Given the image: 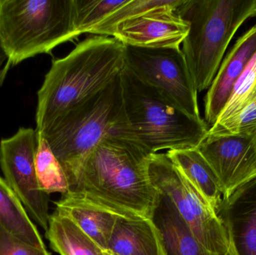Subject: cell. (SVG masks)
<instances>
[{"label":"cell","mask_w":256,"mask_h":255,"mask_svg":"<svg viewBox=\"0 0 256 255\" xmlns=\"http://www.w3.org/2000/svg\"><path fill=\"white\" fill-rule=\"evenodd\" d=\"M177 12L190 25L182 50L201 92L210 87L238 28L256 16V0H184Z\"/></svg>","instance_id":"5b68a950"},{"label":"cell","mask_w":256,"mask_h":255,"mask_svg":"<svg viewBox=\"0 0 256 255\" xmlns=\"http://www.w3.org/2000/svg\"><path fill=\"white\" fill-rule=\"evenodd\" d=\"M166 154L184 176L218 212L222 202L220 184L198 148L168 151Z\"/></svg>","instance_id":"e0dca14e"},{"label":"cell","mask_w":256,"mask_h":255,"mask_svg":"<svg viewBox=\"0 0 256 255\" xmlns=\"http://www.w3.org/2000/svg\"><path fill=\"white\" fill-rule=\"evenodd\" d=\"M152 220L162 235L166 255H210L166 196L161 195Z\"/></svg>","instance_id":"2e32d148"},{"label":"cell","mask_w":256,"mask_h":255,"mask_svg":"<svg viewBox=\"0 0 256 255\" xmlns=\"http://www.w3.org/2000/svg\"><path fill=\"white\" fill-rule=\"evenodd\" d=\"M208 134L256 135V95L232 119L218 127H210Z\"/></svg>","instance_id":"cb8c5ba5"},{"label":"cell","mask_w":256,"mask_h":255,"mask_svg":"<svg viewBox=\"0 0 256 255\" xmlns=\"http://www.w3.org/2000/svg\"><path fill=\"white\" fill-rule=\"evenodd\" d=\"M148 173L153 185L172 202L204 250L210 255L228 254L231 250L228 234L216 211L166 153L150 154Z\"/></svg>","instance_id":"52a82bcc"},{"label":"cell","mask_w":256,"mask_h":255,"mask_svg":"<svg viewBox=\"0 0 256 255\" xmlns=\"http://www.w3.org/2000/svg\"><path fill=\"white\" fill-rule=\"evenodd\" d=\"M184 0H126V2L93 27L88 34L112 37L118 24L161 9L177 10Z\"/></svg>","instance_id":"ffe728a7"},{"label":"cell","mask_w":256,"mask_h":255,"mask_svg":"<svg viewBox=\"0 0 256 255\" xmlns=\"http://www.w3.org/2000/svg\"><path fill=\"white\" fill-rule=\"evenodd\" d=\"M108 251L116 255H166L162 235L152 219L118 217Z\"/></svg>","instance_id":"5bb4252c"},{"label":"cell","mask_w":256,"mask_h":255,"mask_svg":"<svg viewBox=\"0 0 256 255\" xmlns=\"http://www.w3.org/2000/svg\"><path fill=\"white\" fill-rule=\"evenodd\" d=\"M150 154L128 127L110 135L90 154L70 191L118 217L152 219L161 194L149 177Z\"/></svg>","instance_id":"6da1fadb"},{"label":"cell","mask_w":256,"mask_h":255,"mask_svg":"<svg viewBox=\"0 0 256 255\" xmlns=\"http://www.w3.org/2000/svg\"><path fill=\"white\" fill-rule=\"evenodd\" d=\"M226 255H236L234 254V252H233L232 249H231V250H230V251L228 252V254H227Z\"/></svg>","instance_id":"83f0119b"},{"label":"cell","mask_w":256,"mask_h":255,"mask_svg":"<svg viewBox=\"0 0 256 255\" xmlns=\"http://www.w3.org/2000/svg\"><path fill=\"white\" fill-rule=\"evenodd\" d=\"M38 137L36 130L20 127L0 141V167L12 191L34 221L48 229L50 195L42 191L36 172Z\"/></svg>","instance_id":"9c48e42d"},{"label":"cell","mask_w":256,"mask_h":255,"mask_svg":"<svg viewBox=\"0 0 256 255\" xmlns=\"http://www.w3.org/2000/svg\"><path fill=\"white\" fill-rule=\"evenodd\" d=\"M0 255H51L46 248L30 245L10 233L0 223Z\"/></svg>","instance_id":"d4e9b609"},{"label":"cell","mask_w":256,"mask_h":255,"mask_svg":"<svg viewBox=\"0 0 256 255\" xmlns=\"http://www.w3.org/2000/svg\"><path fill=\"white\" fill-rule=\"evenodd\" d=\"M10 58L8 55L7 52L4 50L1 40H0V87L2 85L7 76L9 69L12 67Z\"/></svg>","instance_id":"484cf974"},{"label":"cell","mask_w":256,"mask_h":255,"mask_svg":"<svg viewBox=\"0 0 256 255\" xmlns=\"http://www.w3.org/2000/svg\"><path fill=\"white\" fill-rule=\"evenodd\" d=\"M256 55V25L236 41L222 60L204 97V121L213 126L231 98L240 76Z\"/></svg>","instance_id":"7c38bea8"},{"label":"cell","mask_w":256,"mask_h":255,"mask_svg":"<svg viewBox=\"0 0 256 255\" xmlns=\"http://www.w3.org/2000/svg\"><path fill=\"white\" fill-rule=\"evenodd\" d=\"M55 204L56 211L68 217L102 250H108L118 216L72 191Z\"/></svg>","instance_id":"9a60e30c"},{"label":"cell","mask_w":256,"mask_h":255,"mask_svg":"<svg viewBox=\"0 0 256 255\" xmlns=\"http://www.w3.org/2000/svg\"><path fill=\"white\" fill-rule=\"evenodd\" d=\"M123 106L136 140L155 154L162 150L197 148L209 129L124 67L121 73Z\"/></svg>","instance_id":"277c9868"},{"label":"cell","mask_w":256,"mask_h":255,"mask_svg":"<svg viewBox=\"0 0 256 255\" xmlns=\"http://www.w3.org/2000/svg\"><path fill=\"white\" fill-rule=\"evenodd\" d=\"M38 145L36 165L38 180L42 191L64 195L70 191V184L62 166L51 151L46 139L38 133Z\"/></svg>","instance_id":"44dd1931"},{"label":"cell","mask_w":256,"mask_h":255,"mask_svg":"<svg viewBox=\"0 0 256 255\" xmlns=\"http://www.w3.org/2000/svg\"><path fill=\"white\" fill-rule=\"evenodd\" d=\"M0 223L24 242L46 248L37 228L4 178L0 177Z\"/></svg>","instance_id":"d6986e66"},{"label":"cell","mask_w":256,"mask_h":255,"mask_svg":"<svg viewBox=\"0 0 256 255\" xmlns=\"http://www.w3.org/2000/svg\"><path fill=\"white\" fill-rule=\"evenodd\" d=\"M256 95V63L254 58L236 84L232 95L220 115L218 121L210 127H220L226 124L237 116Z\"/></svg>","instance_id":"7402d4cb"},{"label":"cell","mask_w":256,"mask_h":255,"mask_svg":"<svg viewBox=\"0 0 256 255\" xmlns=\"http://www.w3.org/2000/svg\"><path fill=\"white\" fill-rule=\"evenodd\" d=\"M126 45L114 37L92 36L63 58L52 60L38 91L36 132L92 97L124 70Z\"/></svg>","instance_id":"7a4b0ae2"},{"label":"cell","mask_w":256,"mask_h":255,"mask_svg":"<svg viewBox=\"0 0 256 255\" xmlns=\"http://www.w3.org/2000/svg\"><path fill=\"white\" fill-rule=\"evenodd\" d=\"M126 69L159 91L188 115L202 119L198 91L180 47L146 48L126 45Z\"/></svg>","instance_id":"ba28073f"},{"label":"cell","mask_w":256,"mask_h":255,"mask_svg":"<svg viewBox=\"0 0 256 255\" xmlns=\"http://www.w3.org/2000/svg\"><path fill=\"white\" fill-rule=\"evenodd\" d=\"M236 255H256V178L222 199L218 212Z\"/></svg>","instance_id":"4fadbf2b"},{"label":"cell","mask_w":256,"mask_h":255,"mask_svg":"<svg viewBox=\"0 0 256 255\" xmlns=\"http://www.w3.org/2000/svg\"><path fill=\"white\" fill-rule=\"evenodd\" d=\"M80 35L74 0H0V40L12 66Z\"/></svg>","instance_id":"8992f818"},{"label":"cell","mask_w":256,"mask_h":255,"mask_svg":"<svg viewBox=\"0 0 256 255\" xmlns=\"http://www.w3.org/2000/svg\"><path fill=\"white\" fill-rule=\"evenodd\" d=\"M198 150L216 174L222 199L256 178V135L208 133Z\"/></svg>","instance_id":"30bf717a"},{"label":"cell","mask_w":256,"mask_h":255,"mask_svg":"<svg viewBox=\"0 0 256 255\" xmlns=\"http://www.w3.org/2000/svg\"><path fill=\"white\" fill-rule=\"evenodd\" d=\"M128 127L120 74L100 92L38 134L46 139L62 166L72 190L79 183L86 162L94 148L106 136Z\"/></svg>","instance_id":"3957f363"},{"label":"cell","mask_w":256,"mask_h":255,"mask_svg":"<svg viewBox=\"0 0 256 255\" xmlns=\"http://www.w3.org/2000/svg\"><path fill=\"white\" fill-rule=\"evenodd\" d=\"M76 27L82 34L102 22L108 15L122 5L126 0H74Z\"/></svg>","instance_id":"603a6c76"},{"label":"cell","mask_w":256,"mask_h":255,"mask_svg":"<svg viewBox=\"0 0 256 255\" xmlns=\"http://www.w3.org/2000/svg\"><path fill=\"white\" fill-rule=\"evenodd\" d=\"M104 255H116L114 254V253H111V252L108 251V250H106V251H104Z\"/></svg>","instance_id":"4316f807"},{"label":"cell","mask_w":256,"mask_h":255,"mask_svg":"<svg viewBox=\"0 0 256 255\" xmlns=\"http://www.w3.org/2000/svg\"><path fill=\"white\" fill-rule=\"evenodd\" d=\"M190 25L174 9H161L118 24L112 33L124 45L138 47H180Z\"/></svg>","instance_id":"8fae6325"},{"label":"cell","mask_w":256,"mask_h":255,"mask_svg":"<svg viewBox=\"0 0 256 255\" xmlns=\"http://www.w3.org/2000/svg\"><path fill=\"white\" fill-rule=\"evenodd\" d=\"M46 238L52 250L60 255H104V250L68 217L56 210L50 217Z\"/></svg>","instance_id":"ac0fdd59"}]
</instances>
